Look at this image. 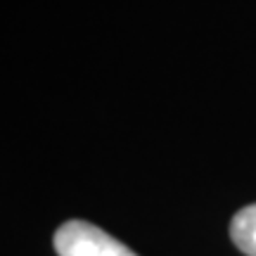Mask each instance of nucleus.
I'll return each mask as SVG.
<instances>
[{"label":"nucleus","instance_id":"obj_1","mask_svg":"<svg viewBox=\"0 0 256 256\" xmlns=\"http://www.w3.org/2000/svg\"><path fill=\"white\" fill-rule=\"evenodd\" d=\"M52 244L60 256H138L88 220H66L57 228Z\"/></svg>","mask_w":256,"mask_h":256},{"label":"nucleus","instance_id":"obj_2","mask_svg":"<svg viewBox=\"0 0 256 256\" xmlns=\"http://www.w3.org/2000/svg\"><path fill=\"white\" fill-rule=\"evenodd\" d=\"M230 238L242 254L256 256V204H249L232 216Z\"/></svg>","mask_w":256,"mask_h":256}]
</instances>
